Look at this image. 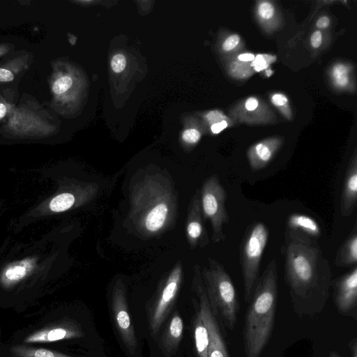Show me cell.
Masks as SVG:
<instances>
[{
    "instance_id": "6da1fadb",
    "label": "cell",
    "mask_w": 357,
    "mask_h": 357,
    "mask_svg": "<svg viewBox=\"0 0 357 357\" xmlns=\"http://www.w3.org/2000/svg\"><path fill=\"white\" fill-rule=\"evenodd\" d=\"M65 232V229L56 228L10 247L4 243L0 251V290L24 291L54 276L60 265Z\"/></svg>"
},
{
    "instance_id": "7a4b0ae2",
    "label": "cell",
    "mask_w": 357,
    "mask_h": 357,
    "mask_svg": "<svg viewBox=\"0 0 357 357\" xmlns=\"http://www.w3.org/2000/svg\"><path fill=\"white\" fill-rule=\"evenodd\" d=\"M285 273L294 313L314 317L324 310L329 294L331 270L324 266L322 253L316 243L286 235Z\"/></svg>"
},
{
    "instance_id": "3957f363",
    "label": "cell",
    "mask_w": 357,
    "mask_h": 357,
    "mask_svg": "<svg viewBox=\"0 0 357 357\" xmlns=\"http://www.w3.org/2000/svg\"><path fill=\"white\" fill-rule=\"evenodd\" d=\"M278 297L275 259L258 278L246 311L243 330L245 357H259L271 336L275 324Z\"/></svg>"
},
{
    "instance_id": "277c9868",
    "label": "cell",
    "mask_w": 357,
    "mask_h": 357,
    "mask_svg": "<svg viewBox=\"0 0 357 357\" xmlns=\"http://www.w3.org/2000/svg\"><path fill=\"white\" fill-rule=\"evenodd\" d=\"M208 261L209 268H204L202 277L211 309L217 319L232 331L239 310L234 284L222 264L214 259Z\"/></svg>"
},
{
    "instance_id": "5b68a950",
    "label": "cell",
    "mask_w": 357,
    "mask_h": 357,
    "mask_svg": "<svg viewBox=\"0 0 357 357\" xmlns=\"http://www.w3.org/2000/svg\"><path fill=\"white\" fill-rule=\"evenodd\" d=\"M268 235V229L264 222H254L248 227L241 242L240 261L244 301L247 303L251 300L259 278L260 263Z\"/></svg>"
},
{
    "instance_id": "8992f818",
    "label": "cell",
    "mask_w": 357,
    "mask_h": 357,
    "mask_svg": "<svg viewBox=\"0 0 357 357\" xmlns=\"http://www.w3.org/2000/svg\"><path fill=\"white\" fill-rule=\"evenodd\" d=\"M227 193L218 177L212 175L203 184L201 192V208L204 219H208L212 227V241L218 243L225 239L224 225L229 222L225 208Z\"/></svg>"
},
{
    "instance_id": "52a82bcc",
    "label": "cell",
    "mask_w": 357,
    "mask_h": 357,
    "mask_svg": "<svg viewBox=\"0 0 357 357\" xmlns=\"http://www.w3.org/2000/svg\"><path fill=\"white\" fill-rule=\"evenodd\" d=\"M192 287L198 298L197 307L208 333V357H230L218 320L211 309L198 264L195 266Z\"/></svg>"
},
{
    "instance_id": "ba28073f",
    "label": "cell",
    "mask_w": 357,
    "mask_h": 357,
    "mask_svg": "<svg viewBox=\"0 0 357 357\" xmlns=\"http://www.w3.org/2000/svg\"><path fill=\"white\" fill-rule=\"evenodd\" d=\"M181 266L176 265L149 307L147 314L149 331L154 339H156L162 325L174 305L181 286Z\"/></svg>"
},
{
    "instance_id": "9c48e42d",
    "label": "cell",
    "mask_w": 357,
    "mask_h": 357,
    "mask_svg": "<svg viewBox=\"0 0 357 357\" xmlns=\"http://www.w3.org/2000/svg\"><path fill=\"white\" fill-rule=\"evenodd\" d=\"M111 308L114 326L123 345L130 355H135L138 342L129 314L125 287L121 282L113 288Z\"/></svg>"
},
{
    "instance_id": "30bf717a",
    "label": "cell",
    "mask_w": 357,
    "mask_h": 357,
    "mask_svg": "<svg viewBox=\"0 0 357 357\" xmlns=\"http://www.w3.org/2000/svg\"><path fill=\"white\" fill-rule=\"evenodd\" d=\"M229 118L235 123L248 124L275 123L277 116L268 105L256 96L238 102L229 111Z\"/></svg>"
},
{
    "instance_id": "8fae6325",
    "label": "cell",
    "mask_w": 357,
    "mask_h": 357,
    "mask_svg": "<svg viewBox=\"0 0 357 357\" xmlns=\"http://www.w3.org/2000/svg\"><path fill=\"white\" fill-rule=\"evenodd\" d=\"M333 301L338 312L357 319V267L337 278L332 283Z\"/></svg>"
},
{
    "instance_id": "7c38bea8",
    "label": "cell",
    "mask_w": 357,
    "mask_h": 357,
    "mask_svg": "<svg viewBox=\"0 0 357 357\" xmlns=\"http://www.w3.org/2000/svg\"><path fill=\"white\" fill-rule=\"evenodd\" d=\"M84 333L78 324L73 320H62L28 335L23 340L26 344L48 343L80 338Z\"/></svg>"
},
{
    "instance_id": "4fadbf2b",
    "label": "cell",
    "mask_w": 357,
    "mask_h": 357,
    "mask_svg": "<svg viewBox=\"0 0 357 357\" xmlns=\"http://www.w3.org/2000/svg\"><path fill=\"white\" fill-rule=\"evenodd\" d=\"M283 144V138L278 136L268 137L252 145L247 151L250 168L258 171L267 166Z\"/></svg>"
},
{
    "instance_id": "5bb4252c",
    "label": "cell",
    "mask_w": 357,
    "mask_h": 357,
    "mask_svg": "<svg viewBox=\"0 0 357 357\" xmlns=\"http://www.w3.org/2000/svg\"><path fill=\"white\" fill-rule=\"evenodd\" d=\"M286 235L310 243H316L321 235V229L317 222L309 215L294 213L287 220Z\"/></svg>"
},
{
    "instance_id": "9a60e30c",
    "label": "cell",
    "mask_w": 357,
    "mask_h": 357,
    "mask_svg": "<svg viewBox=\"0 0 357 357\" xmlns=\"http://www.w3.org/2000/svg\"><path fill=\"white\" fill-rule=\"evenodd\" d=\"M357 201V153L354 151L345 174L340 201V213L344 217L354 211Z\"/></svg>"
},
{
    "instance_id": "2e32d148",
    "label": "cell",
    "mask_w": 357,
    "mask_h": 357,
    "mask_svg": "<svg viewBox=\"0 0 357 357\" xmlns=\"http://www.w3.org/2000/svg\"><path fill=\"white\" fill-rule=\"evenodd\" d=\"M202 216L200 200L196 197L191 206L186 226L188 240L192 248L197 245L204 248L208 243V236Z\"/></svg>"
},
{
    "instance_id": "e0dca14e",
    "label": "cell",
    "mask_w": 357,
    "mask_h": 357,
    "mask_svg": "<svg viewBox=\"0 0 357 357\" xmlns=\"http://www.w3.org/2000/svg\"><path fill=\"white\" fill-rule=\"evenodd\" d=\"M256 20L266 34H272L282 24V16L278 6L273 1L260 0L255 8Z\"/></svg>"
},
{
    "instance_id": "ac0fdd59",
    "label": "cell",
    "mask_w": 357,
    "mask_h": 357,
    "mask_svg": "<svg viewBox=\"0 0 357 357\" xmlns=\"http://www.w3.org/2000/svg\"><path fill=\"white\" fill-rule=\"evenodd\" d=\"M331 86L337 91L354 92L356 80L354 66L346 61L334 63L328 72Z\"/></svg>"
},
{
    "instance_id": "d6986e66",
    "label": "cell",
    "mask_w": 357,
    "mask_h": 357,
    "mask_svg": "<svg viewBox=\"0 0 357 357\" xmlns=\"http://www.w3.org/2000/svg\"><path fill=\"white\" fill-rule=\"evenodd\" d=\"M183 332V319L180 314L175 312L161 338L160 347L165 355L170 356L176 351L182 340Z\"/></svg>"
},
{
    "instance_id": "ffe728a7",
    "label": "cell",
    "mask_w": 357,
    "mask_h": 357,
    "mask_svg": "<svg viewBox=\"0 0 357 357\" xmlns=\"http://www.w3.org/2000/svg\"><path fill=\"white\" fill-rule=\"evenodd\" d=\"M357 262V227L354 226L349 236L340 247L335 258L339 267L356 266Z\"/></svg>"
},
{
    "instance_id": "44dd1931",
    "label": "cell",
    "mask_w": 357,
    "mask_h": 357,
    "mask_svg": "<svg viewBox=\"0 0 357 357\" xmlns=\"http://www.w3.org/2000/svg\"><path fill=\"white\" fill-rule=\"evenodd\" d=\"M193 328L197 357H208V333L197 307Z\"/></svg>"
},
{
    "instance_id": "7402d4cb",
    "label": "cell",
    "mask_w": 357,
    "mask_h": 357,
    "mask_svg": "<svg viewBox=\"0 0 357 357\" xmlns=\"http://www.w3.org/2000/svg\"><path fill=\"white\" fill-rule=\"evenodd\" d=\"M169 206L167 202L157 205L144 218L143 226L146 231L155 232L165 225L169 215Z\"/></svg>"
},
{
    "instance_id": "603a6c76",
    "label": "cell",
    "mask_w": 357,
    "mask_h": 357,
    "mask_svg": "<svg viewBox=\"0 0 357 357\" xmlns=\"http://www.w3.org/2000/svg\"><path fill=\"white\" fill-rule=\"evenodd\" d=\"M13 357H72L65 354L26 344H17L10 348Z\"/></svg>"
},
{
    "instance_id": "cb8c5ba5",
    "label": "cell",
    "mask_w": 357,
    "mask_h": 357,
    "mask_svg": "<svg viewBox=\"0 0 357 357\" xmlns=\"http://www.w3.org/2000/svg\"><path fill=\"white\" fill-rule=\"evenodd\" d=\"M226 70L229 75L236 79H248L254 74L250 63L240 61L234 56L227 58Z\"/></svg>"
},
{
    "instance_id": "d4e9b609",
    "label": "cell",
    "mask_w": 357,
    "mask_h": 357,
    "mask_svg": "<svg viewBox=\"0 0 357 357\" xmlns=\"http://www.w3.org/2000/svg\"><path fill=\"white\" fill-rule=\"evenodd\" d=\"M244 45L241 37L235 33H226L220 43V51L226 59L238 54L243 50Z\"/></svg>"
},
{
    "instance_id": "484cf974",
    "label": "cell",
    "mask_w": 357,
    "mask_h": 357,
    "mask_svg": "<svg viewBox=\"0 0 357 357\" xmlns=\"http://www.w3.org/2000/svg\"><path fill=\"white\" fill-rule=\"evenodd\" d=\"M270 100L287 120L293 119L289 100L285 94L280 92L273 93L270 96Z\"/></svg>"
},
{
    "instance_id": "4316f807",
    "label": "cell",
    "mask_w": 357,
    "mask_h": 357,
    "mask_svg": "<svg viewBox=\"0 0 357 357\" xmlns=\"http://www.w3.org/2000/svg\"><path fill=\"white\" fill-rule=\"evenodd\" d=\"M329 42V36L326 31L315 29L310 36L309 45L313 54L323 50Z\"/></svg>"
},
{
    "instance_id": "83f0119b",
    "label": "cell",
    "mask_w": 357,
    "mask_h": 357,
    "mask_svg": "<svg viewBox=\"0 0 357 357\" xmlns=\"http://www.w3.org/2000/svg\"><path fill=\"white\" fill-rule=\"evenodd\" d=\"M277 59L275 55L268 54H259L255 56V59L250 63L254 72L259 73L268 68V67Z\"/></svg>"
},
{
    "instance_id": "f1b7e54d",
    "label": "cell",
    "mask_w": 357,
    "mask_h": 357,
    "mask_svg": "<svg viewBox=\"0 0 357 357\" xmlns=\"http://www.w3.org/2000/svg\"><path fill=\"white\" fill-rule=\"evenodd\" d=\"M73 81L70 77H63L57 79L53 85L52 89L56 94H61L72 86Z\"/></svg>"
},
{
    "instance_id": "f546056e",
    "label": "cell",
    "mask_w": 357,
    "mask_h": 357,
    "mask_svg": "<svg viewBox=\"0 0 357 357\" xmlns=\"http://www.w3.org/2000/svg\"><path fill=\"white\" fill-rule=\"evenodd\" d=\"M204 118L208 124H210V126L222 121L230 119L229 116H227L223 112L220 110L210 111L205 114Z\"/></svg>"
},
{
    "instance_id": "4dcf8cb0",
    "label": "cell",
    "mask_w": 357,
    "mask_h": 357,
    "mask_svg": "<svg viewBox=\"0 0 357 357\" xmlns=\"http://www.w3.org/2000/svg\"><path fill=\"white\" fill-rule=\"evenodd\" d=\"M126 65V57L120 54L114 55L111 61V67L115 73L123 71Z\"/></svg>"
},
{
    "instance_id": "1f68e13d",
    "label": "cell",
    "mask_w": 357,
    "mask_h": 357,
    "mask_svg": "<svg viewBox=\"0 0 357 357\" xmlns=\"http://www.w3.org/2000/svg\"><path fill=\"white\" fill-rule=\"evenodd\" d=\"M183 139L190 144L197 143L201 138V132L194 128L187 129L182 134Z\"/></svg>"
},
{
    "instance_id": "d6a6232c",
    "label": "cell",
    "mask_w": 357,
    "mask_h": 357,
    "mask_svg": "<svg viewBox=\"0 0 357 357\" xmlns=\"http://www.w3.org/2000/svg\"><path fill=\"white\" fill-rule=\"evenodd\" d=\"M234 125V122L231 119H229L211 126L210 129L213 134L216 135L219 134L227 128L231 127Z\"/></svg>"
},
{
    "instance_id": "836d02e7",
    "label": "cell",
    "mask_w": 357,
    "mask_h": 357,
    "mask_svg": "<svg viewBox=\"0 0 357 357\" xmlns=\"http://www.w3.org/2000/svg\"><path fill=\"white\" fill-rule=\"evenodd\" d=\"M331 24V20L330 17L323 15L317 20L315 26L317 29L325 31L326 29L330 28Z\"/></svg>"
},
{
    "instance_id": "e575fe53",
    "label": "cell",
    "mask_w": 357,
    "mask_h": 357,
    "mask_svg": "<svg viewBox=\"0 0 357 357\" xmlns=\"http://www.w3.org/2000/svg\"><path fill=\"white\" fill-rule=\"evenodd\" d=\"M234 56L236 59H238L240 61L251 63L255 59V55L250 52H242L238 53Z\"/></svg>"
},
{
    "instance_id": "d590c367",
    "label": "cell",
    "mask_w": 357,
    "mask_h": 357,
    "mask_svg": "<svg viewBox=\"0 0 357 357\" xmlns=\"http://www.w3.org/2000/svg\"><path fill=\"white\" fill-rule=\"evenodd\" d=\"M13 79V73L3 68H0V82H10Z\"/></svg>"
},
{
    "instance_id": "8d00e7d4",
    "label": "cell",
    "mask_w": 357,
    "mask_h": 357,
    "mask_svg": "<svg viewBox=\"0 0 357 357\" xmlns=\"http://www.w3.org/2000/svg\"><path fill=\"white\" fill-rule=\"evenodd\" d=\"M348 346L351 353V357H357V339L353 337L348 343Z\"/></svg>"
},
{
    "instance_id": "74e56055",
    "label": "cell",
    "mask_w": 357,
    "mask_h": 357,
    "mask_svg": "<svg viewBox=\"0 0 357 357\" xmlns=\"http://www.w3.org/2000/svg\"><path fill=\"white\" fill-rule=\"evenodd\" d=\"M6 113V107L3 104L0 103V118H2Z\"/></svg>"
},
{
    "instance_id": "f35d334b",
    "label": "cell",
    "mask_w": 357,
    "mask_h": 357,
    "mask_svg": "<svg viewBox=\"0 0 357 357\" xmlns=\"http://www.w3.org/2000/svg\"><path fill=\"white\" fill-rule=\"evenodd\" d=\"M6 204L3 201L0 200V215L5 210Z\"/></svg>"
},
{
    "instance_id": "ab89813d",
    "label": "cell",
    "mask_w": 357,
    "mask_h": 357,
    "mask_svg": "<svg viewBox=\"0 0 357 357\" xmlns=\"http://www.w3.org/2000/svg\"><path fill=\"white\" fill-rule=\"evenodd\" d=\"M328 357H341L336 351H332L330 352Z\"/></svg>"
}]
</instances>
